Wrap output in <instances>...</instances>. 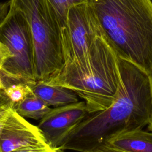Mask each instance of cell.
Masks as SVG:
<instances>
[{"instance_id":"obj_19","label":"cell","mask_w":152,"mask_h":152,"mask_svg":"<svg viewBox=\"0 0 152 152\" xmlns=\"http://www.w3.org/2000/svg\"><path fill=\"white\" fill-rule=\"evenodd\" d=\"M150 79V90H151V98H152V75L149 77ZM148 128L150 131H152V118L150 124L148 125Z\"/></svg>"},{"instance_id":"obj_17","label":"cell","mask_w":152,"mask_h":152,"mask_svg":"<svg viewBox=\"0 0 152 152\" xmlns=\"http://www.w3.org/2000/svg\"><path fill=\"white\" fill-rule=\"evenodd\" d=\"M10 1L5 2H0V21L7 15L10 10Z\"/></svg>"},{"instance_id":"obj_20","label":"cell","mask_w":152,"mask_h":152,"mask_svg":"<svg viewBox=\"0 0 152 152\" xmlns=\"http://www.w3.org/2000/svg\"><path fill=\"white\" fill-rule=\"evenodd\" d=\"M2 90V84H1V78H0V90Z\"/></svg>"},{"instance_id":"obj_14","label":"cell","mask_w":152,"mask_h":152,"mask_svg":"<svg viewBox=\"0 0 152 152\" xmlns=\"http://www.w3.org/2000/svg\"><path fill=\"white\" fill-rule=\"evenodd\" d=\"M12 105L4 91L0 90V131L9 114L12 109Z\"/></svg>"},{"instance_id":"obj_3","label":"cell","mask_w":152,"mask_h":152,"mask_svg":"<svg viewBox=\"0 0 152 152\" xmlns=\"http://www.w3.org/2000/svg\"><path fill=\"white\" fill-rule=\"evenodd\" d=\"M46 81L75 92L86 103L89 114L100 111L113 102L119 90L118 58L103 39L98 37L85 61L64 64Z\"/></svg>"},{"instance_id":"obj_18","label":"cell","mask_w":152,"mask_h":152,"mask_svg":"<svg viewBox=\"0 0 152 152\" xmlns=\"http://www.w3.org/2000/svg\"><path fill=\"white\" fill-rule=\"evenodd\" d=\"M91 152H120V151H118L114 150L108 148L103 145H100Z\"/></svg>"},{"instance_id":"obj_9","label":"cell","mask_w":152,"mask_h":152,"mask_svg":"<svg viewBox=\"0 0 152 152\" xmlns=\"http://www.w3.org/2000/svg\"><path fill=\"white\" fill-rule=\"evenodd\" d=\"M100 145L120 152H152V131L142 129L124 131Z\"/></svg>"},{"instance_id":"obj_6","label":"cell","mask_w":152,"mask_h":152,"mask_svg":"<svg viewBox=\"0 0 152 152\" xmlns=\"http://www.w3.org/2000/svg\"><path fill=\"white\" fill-rule=\"evenodd\" d=\"M98 37H102L101 32L91 5L86 3L71 7L65 25L61 29L64 64L85 61Z\"/></svg>"},{"instance_id":"obj_4","label":"cell","mask_w":152,"mask_h":152,"mask_svg":"<svg viewBox=\"0 0 152 152\" xmlns=\"http://www.w3.org/2000/svg\"><path fill=\"white\" fill-rule=\"evenodd\" d=\"M10 7L24 16L30 28L36 81L48 80L64 64L60 27L46 0H10Z\"/></svg>"},{"instance_id":"obj_1","label":"cell","mask_w":152,"mask_h":152,"mask_svg":"<svg viewBox=\"0 0 152 152\" xmlns=\"http://www.w3.org/2000/svg\"><path fill=\"white\" fill-rule=\"evenodd\" d=\"M117 58L120 86L115 100L107 108L88 114L58 150L91 152L118 133L142 129L150 124L149 76L132 63Z\"/></svg>"},{"instance_id":"obj_11","label":"cell","mask_w":152,"mask_h":152,"mask_svg":"<svg viewBox=\"0 0 152 152\" xmlns=\"http://www.w3.org/2000/svg\"><path fill=\"white\" fill-rule=\"evenodd\" d=\"M51 108L32 91L23 100L15 105L13 109L26 119L40 121L48 113Z\"/></svg>"},{"instance_id":"obj_15","label":"cell","mask_w":152,"mask_h":152,"mask_svg":"<svg viewBox=\"0 0 152 152\" xmlns=\"http://www.w3.org/2000/svg\"><path fill=\"white\" fill-rule=\"evenodd\" d=\"M11 152H58V150L53 148L49 145L46 144L23 147Z\"/></svg>"},{"instance_id":"obj_16","label":"cell","mask_w":152,"mask_h":152,"mask_svg":"<svg viewBox=\"0 0 152 152\" xmlns=\"http://www.w3.org/2000/svg\"><path fill=\"white\" fill-rule=\"evenodd\" d=\"M11 57V54L8 48L0 41V69L5 61Z\"/></svg>"},{"instance_id":"obj_21","label":"cell","mask_w":152,"mask_h":152,"mask_svg":"<svg viewBox=\"0 0 152 152\" xmlns=\"http://www.w3.org/2000/svg\"><path fill=\"white\" fill-rule=\"evenodd\" d=\"M58 152H64V150H58Z\"/></svg>"},{"instance_id":"obj_10","label":"cell","mask_w":152,"mask_h":152,"mask_svg":"<svg viewBox=\"0 0 152 152\" xmlns=\"http://www.w3.org/2000/svg\"><path fill=\"white\" fill-rule=\"evenodd\" d=\"M30 86L34 94L49 107H56L79 101V97L73 91L48 81H37Z\"/></svg>"},{"instance_id":"obj_8","label":"cell","mask_w":152,"mask_h":152,"mask_svg":"<svg viewBox=\"0 0 152 152\" xmlns=\"http://www.w3.org/2000/svg\"><path fill=\"white\" fill-rule=\"evenodd\" d=\"M48 144L42 132L13 109L0 131V152H11L29 147Z\"/></svg>"},{"instance_id":"obj_5","label":"cell","mask_w":152,"mask_h":152,"mask_svg":"<svg viewBox=\"0 0 152 152\" xmlns=\"http://www.w3.org/2000/svg\"><path fill=\"white\" fill-rule=\"evenodd\" d=\"M0 41L11 54L0 69L2 89L15 83H34L31 33L24 16L11 7L0 21Z\"/></svg>"},{"instance_id":"obj_7","label":"cell","mask_w":152,"mask_h":152,"mask_svg":"<svg viewBox=\"0 0 152 152\" xmlns=\"http://www.w3.org/2000/svg\"><path fill=\"white\" fill-rule=\"evenodd\" d=\"M89 114L86 103L78 101L52 107L37 126L51 147L58 149L68 134Z\"/></svg>"},{"instance_id":"obj_13","label":"cell","mask_w":152,"mask_h":152,"mask_svg":"<svg viewBox=\"0 0 152 152\" xmlns=\"http://www.w3.org/2000/svg\"><path fill=\"white\" fill-rule=\"evenodd\" d=\"M2 90L11 102L12 108L33 91L30 85L24 83L12 84Z\"/></svg>"},{"instance_id":"obj_12","label":"cell","mask_w":152,"mask_h":152,"mask_svg":"<svg viewBox=\"0 0 152 152\" xmlns=\"http://www.w3.org/2000/svg\"><path fill=\"white\" fill-rule=\"evenodd\" d=\"M46 1L50 12L61 29L65 25L69 8L74 5L89 3L90 0H46Z\"/></svg>"},{"instance_id":"obj_2","label":"cell","mask_w":152,"mask_h":152,"mask_svg":"<svg viewBox=\"0 0 152 152\" xmlns=\"http://www.w3.org/2000/svg\"><path fill=\"white\" fill-rule=\"evenodd\" d=\"M102 37L116 56L152 75L151 0H90Z\"/></svg>"}]
</instances>
